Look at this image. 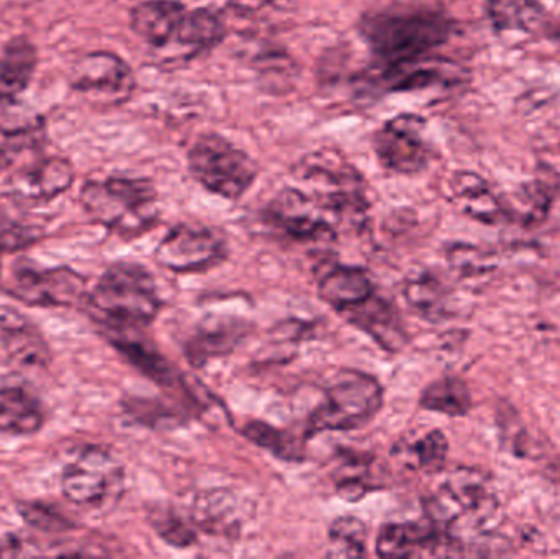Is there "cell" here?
<instances>
[{
  "label": "cell",
  "instance_id": "f546056e",
  "mask_svg": "<svg viewBox=\"0 0 560 559\" xmlns=\"http://www.w3.org/2000/svg\"><path fill=\"white\" fill-rule=\"evenodd\" d=\"M226 26L222 16L210 9L187 10L176 43L192 53L215 48L225 38Z\"/></svg>",
  "mask_w": 560,
  "mask_h": 559
},
{
  "label": "cell",
  "instance_id": "6da1fadb",
  "mask_svg": "<svg viewBox=\"0 0 560 559\" xmlns=\"http://www.w3.org/2000/svg\"><path fill=\"white\" fill-rule=\"evenodd\" d=\"M359 32L378 66H387L430 55L450 39L453 25L433 10L387 7L365 13Z\"/></svg>",
  "mask_w": 560,
  "mask_h": 559
},
{
  "label": "cell",
  "instance_id": "5b68a950",
  "mask_svg": "<svg viewBox=\"0 0 560 559\" xmlns=\"http://www.w3.org/2000/svg\"><path fill=\"white\" fill-rule=\"evenodd\" d=\"M91 307L104 324L144 327L158 317L161 299L156 282L144 266L118 261L107 268L91 291Z\"/></svg>",
  "mask_w": 560,
  "mask_h": 559
},
{
  "label": "cell",
  "instance_id": "d6a6232c",
  "mask_svg": "<svg viewBox=\"0 0 560 559\" xmlns=\"http://www.w3.org/2000/svg\"><path fill=\"white\" fill-rule=\"evenodd\" d=\"M150 524L158 537L174 548H189L197 541L196 525L186 521L170 505H158L150 511Z\"/></svg>",
  "mask_w": 560,
  "mask_h": 559
},
{
  "label": "cell",
  "instance_id": "4fadbf2b",
  "mask_svg": "<svg viewBox=\"0 0 560 559\" xmlns=\"http://www.w3.org/2000/svg\"><path fill=\"white\" fill-rule=\"evenodd\" d=\"M423 117L415 114H401L382 125L374 135V153L384 170L390 173H421L430 161L427 141H424Z\"/></svg>",
  "mask_w": 560,
  "mask_h": 559
},
{
  "label": "cell",
  "instance_id": "7a4b0ae2",
  "mask_svg": "<svg viewBox=\"0 0 560 559\" xmlns=\"http://www.w3.org/2000/svg\"><path fill=\"white\" fill-rule=\"evenodd\" d=\"M424 517L450 535L457 545L464 535L483 534L499 514V499L490 479L479 469L446 473L423 501Z\"/></svg>",
  "mask_w": 560,
  "mask_h": 559
},
{
  "label": "cell",
  "instance_id": "d4e9b609",
  "mask_svg": "<svg viewBox=\"0 0 560 559\" xmlns=\"http://www.w3.org/2000/svg\"><path fill=\"white\" fill-rule=\"evenodd\" d=\"M35 46L26 38H13L0 51V105H9L28 88L35 74Z\"/></svg>",
  "mask_w": 560,
  "mask_h": 559
},
{
  "label": "cell",
  "instance_id": "52a82bcc",
  "mask_svg": "<svg viewBox=\"0 0 560 559\" xmlns=\"http://www.w3.org/2000/svg\"><path fill=\"white\" fill-rule=\"evenodd\" d=\"M194 179L223 199H242L258 179V164L219 133L197 138L187 154Z\"/></svg>",
  "mask_w": 560,
  "mask_h": 559
},
{
  "label": "cell",
  "instance_id": "9a60e30c",
  "mask_svg": "<svg viewBox=\"0 0 560 559\" xmlns=\"http://www.w3.org/2000/svg\"><path fill=\"white\" fill-rule=\"evenodd\" d=\"M0 350L10 363L46 366L51 360L48 343L33 322L13 308H0Z\"/></svg>",
  "mask_w": 560,
  "mask_h": 559
},
{
  "label": "cell",
  "instance_id": "30bf717a",
  "mask_svg": "<svg viewBox=\"0 0 560 559\" xmlns=\"http://www.w3.org/2000/svg\"><path fill=\"white\" fill-rule=\"evenodd\" d=\"M266 222L295 242L326 245L335 242V223L328 213L306 190L287 187L269 202L265 212Z\"/></svg>",
  "mask_w": 560,
  "mask_h": 559
},
{
  "label": "cell",
  "instance_id": "8992f818",
  "mask_svg": "<svg viewBox=\"0 0 560 559\" xmlns=\"http://www.w3.org/2000/svg\"><path fill=\"white\" fill-rule=\"evenodd\" d=\"M384 406V387L359 371L346 370L332 377L308 423L306 439L325 432H349L371 422Z\"/></svg>",
  "mask_w": 560,
  "mask_h": 559
},
{
  "label": "cell",
  "instance_id": "2e32d148",
  "mask_svg": "<svg viewBox=\"0 0 560 559\" xmlns=\"http://www.w3.org/2000/svg\"><path fill=\"white\" fill-rule=\"evenodd\" d=\"M249 334V324L230 315H209L203 318L186 345V357L194 366L200 368L213 358L235 351Z\"/></svg>",
  "mask_w": 560,
  "mask_h": 559
},
{
  "label": "cell",
  "instance_id": "ab89813d",
  "mask_svg": "<svg viewBox=\"0 0 560 559\" xmlns=\"http://www.w3.org/2000/svg\"><path fill=\"white\" fill-rule=\"evenodd\" d=\"M16 548H19V545L13 544L12 538H10V540L7 541V544L0 541V557H3V555L7 554V551H9V554H12V551L16 550Z\"/></svg>",
  "mask_w": 560,
  "mask_h": 559
},
{
  "label": "cell",
  "instance_id": "484cf974",
  "mask_svg": "<svg viewBox=\"0 0 560 559\" xmlns=\"http://www.w3.org/2000/svg\"><path fill=\"white\" fill-rule=\"evenodd\" d=\"M74 180V171L66 160L52 158L42 161L33 170L25 171L15 180V193L26 200L55 199L69 189Z\"/></svg>",
  "mask_w": 560,
  "mask_h": 559
},
{
  "label": "cell",
  "instance_id": "cb8c5ba5",
  "mask_svg": "<svg viewBox=\"0 0 560 559\" xmlns=\"http://www.w3.org/2000/svg\"><path fill=\"white\" fill-rule=\"evenodd\" d=\"M45 410L38 397L23 387H0V433L25 436L45 426Z\"/></svg>",
  "mask_w": 560,
  "mask_h": 559
},
{
  "label": "cell",
  "instance_id": "83f0119b",
  "mask_svg": "<svg viewBox=\"0 0 560 559\" xmlns=\"http://www.w3.org/2000/svg\"><path fill=\"white\" fill-rule=\"evenodd\" d=\"M447 452L450 442L446 435L441 430H430L423 435L397 443L394 455L413 469L436 475L446 465Z\"/></svg>",
  "mask_w": 560,
  "mask_h": 559
},
{
  "label": "cell",
  "instance_id": "5bb4252c",
  "mask_svg": "<svg viewBox=\"0 0 560 559\" xmlns=\"http://www.w3.org/2000/svg\"><path fill=\"white\" fill-rule=\"evenodd\" d=\"M459 547L450 535L433 522L387 524L378 531L375 550L382 558H411L424 555H450L451 548Z\"/></svg>",
  "mask_w": 560,
  "mask_h": 559
},
{
  "label": "cell",
  "instance_id": "ac0fdd59",
  "mask_svg": "<svg viewBox=\"0 0 560 559\" xmlns=\"http://www.w3.org/2000/svg\"><path fill=\"white\" fill-rule=\"evenodd\" d=\"M187 7L179 0H144L131 10V28L148 45L164 48L176 42Z\"/></svg>",
  "mask_w": 560,
  "mask_h": 559
},
{
  "label": "cell",
  "instance_id": "d6986e66",
  "mask_svg": "<svg viewBox=\"0 0 560 559\" xmlns=\"http://www.w3.org/2000/svg\"><path fill=\"white\" fill-rule=\"evenodd\" d=\"M105 335L108 341L114 345L115 350L125 357V360L130 361L138 371L144 376L151 377L158 384L171 386L174 384V368L171 366L170 361L150 343L144 340L138 328L128 327V325H110L105 324Z\"/></svg>",
  "mask_w": 560,
  "mask_h": 559
},
{
  "label": "cell",
  "instance_id": "e575fe53",
  "mask_svg": "<svg viewBox=\"0 0 560 559\" xmlns=\"http://www.w3.org/2000/svg\"><path fill=\"white\" fill-rule=\"evenodd\" d=\"M490 258L482 249L469 245H453L447 249V263L463 278H474L489 271Z\"/></svg>",
  "mask_w": 560,
  "mask_h": 559
},
{
  "label": "cell",
  "instance_id": "9c48e42d",
  "mask_svg": "<svg viewBox=\"0 0 560 559\" xmlns=\"http://www.w3.org/2000/svg\"><path fill=\"white\" fill-rule=\"evenodd\" d=\"M229 255L225 236L206 225L180 223L158 245V265L174 272L207 271Z\"/></svg>",
  "mask_w": 560,
  "mask_h": 559
},
{
  "label": "cell",
  "instance_id": "44dd1931",
  "mask_svg": "<svg viewBox=\"0 0 560 559\" xmlns=\"http://www.w3.org/2000/svg\"><path fill=\"white\" fill-rule=\"evenodd\" d=\"M456 66L440 58L410 59V61L395 62V65L381 66L378 81L387 91H420L431 85L444 84L454 79Z\"/></svg>",
  "mask_w": 560,
  "mask_h": 559
},
{
  "label": "cell",
  "instance_id": "d590c367",
  "mask_svg": "<svg viewBox=\"0 0 560 559\" xmlns=\"http://www.w3.org/2000/svg\"><path fill=\"white\" fill-rule=\"evenodd\" d=\"M19 511L23 521L38 531L65 532L72 528L71 522L65 515L42 502H25V504H20Z\"/></svg>",
  "mask_w": 560,
  "mask_h": 559
},
{
  "label": "cell",
  "instance_id": "277c9868",
  "mask_svg": "<svg viewBox=\"0 0 560 559\" xmlns=\"http://www.w3.org/2000/svg\"><path fill=\"white\" fill-rule=\"evenodd\" d=\"M81 203L94 222L125 238L148 232L160 216L153 184L133 177L91 180L82 187Z\"/></svg>",
  "mask_w": 560,
  "mask_h": 559
},
{
  "label": "cell",
  "instance_id": "74e56055",
  "mask_svg": "<svg viewBox=\"0 0 560 559\" xmlns=\"http://www.w3.org/2000/svg\"><path fill=\"white\" fill-rule=\"evenodd\" d=\"M546 223L560 229V196L552 197L551 207H549L548 219Z\"/></svg>",
  "mask_w": 560,
  "mask_h": 559
},
{
  "label": "cell",
  "instance_id": "ffe728a7",
  "mask_svg": "<svg viewBox=\"0 0 560 559\" xmlns=\"http://www.w3.org/2000/svg\"><path fill=\"white\" fill-rule=\"evenodd\" d=\"M318 294L329 307L346 314L369 301L375 294V288L365 269L336 265L319 278Z\"/></svg>",
  "mask_w": 560,
  "mask_h": 559
},
{
  "label": "cell",
  "instance_id": "1f68e13d",
  "mask_svg": "<svg viewBox=\"0 0 560 559\" xmlns=\"http://www.w3.org/2000/svg\"><path fill=\"white\" fill-rule=\"evenodd\" d=\"M328 557L359 558L365 555L368 527L354 515L336 519L329 527Z\"/></svg>",
  "mask_w": 560,
  "mask_h": 559
},
{
  "label": "cell",
  "instance_id": "836d02e7",
  "mask_svg": "<svg viewBox=\"0 0 560 559\" xmlns=\"http://www.w3.org/2000/svg\"><path fill=\"white\" fill-rule=\"evenodd\" d=\"M243 435L275 456L289 462L302 458V446L292 435L265 422H252L243 429Z\"/></svg>",
  "mask_w": 560,
  "mask_h": 559
},
{
  "label": "cell",
  "instance_id": "f1b7e54d",
  "mask_svg": "<svg viewBox=\"0 0 560 559\" xmlns=\"http://www.w3.org/2000/svg\"><path fill=\"white\" fill-rule=\"evenodd\" d=\"M487 13L499 32L535 33L546 20L539 0H487Z\"/></svg>",
  "mask_w": 560,
  "mask_h": 559
},
{
  "label": "cell",
  "instance_id": "e0dca14e",
  "mask_svg": "<svg viewBox=\"0 0 560 559\" xmlns=\"http://www.w3.org/2000/svg\"><path fill=\"white\" fill-rule=\"evenodd\" d=\"M190 521L212 537H235L242 532V501L230 489L199 492L190 508Z\"/></svg>",
  "mask_w": 560,
  "mask_h": 559
},
{
  "label": "cell",
  "instance_id": "603a6c76",
  "mask_svg": "<svg viewBox=\"0 0 560 559\" xmlns=\"http://www.w3.org/2000/svg\"><path fill=\"white\" fill-rule=\"evenodd\" d=\"M342 315L351 324L368 331L385 350L398 351L407 341V334L395 308L375 294L364 304Z\"/></svg>",
  "mask_w": 560,
  "mask_h": 559
},
{
  "label": "cell",
  "instance_id": "7402d4cb",
  "mask_svg": "<svg viewBox=\"0 0 560 559\" xmlns=\"http://www.w3.org/2000/svg\"><path fill=\"white\" fill-rule=\"evenodd\" d=\"M451 194L456 206L470 219L487 225H495L509 216L506 207L490 190L489 184L476 173L460 171L450 183Z\"/></svg>",
  "mask_w": 560,
  "mask_h": 559
},
{
  "label": "cell",
  "instance_id": "7c38bea8",
  "mask_svg": "<svg viewBox=\"0 0 560 559\" xmlns=\"http://www.w3.org/2000/svg\"><path fill=\"white\" fill-rule=\"evenodd\" d=\"M7 292L32 307H72L84 295L85 281L69 268L16 266L7 282Z\"/></svg>",
  "mask_w": 560,
  "mask_h": 559
},
{
  "label": "cell",
  "instance_id": "ba28073f",
  "mask_svg": "<svg viewBox=\"0 0 560 559\" xmlns=\"http://www.w3.org/2000/svg\"><path fill=\"white\" fill-rule=\"evenodd\" d=\"M124 468L98 446H85L66 466L61 476L62 496L79 508H101L120 491Z\"/></svg>",
  "mask_w": 560,
  "mask_h": 559
},
{
  "label": "cell",
  "instance_id": "4316f807",
  "mask_svg": "<svg viewBox=\"0 0 560 559\" xmlns=\"http://www.w3.org/2000/svg\"><path fill=\"white\" fill-rule=\"evenodd\" d=\"M404 295L407 304L427 321L440 322L450 317L453 294L446 282L433 272L423 271L411 276L405 282Z\"/></svg>",
  "mask_w": 560,
  "mask_h": 559
},
{
  "label": "cell",
  "instance_id": "4dcf8cb0",
  "mask_svg": "<svg viewBox=\"0 0 560 559\" xmlns=\"http://www.w3.org/2000/svg\"><path fill=\"white\" fill-rule=\"evenodd\" d=\"M420 406L447 417H466L472 409L469 386L456 376H444L431 383L420 397Z\"/></svg>",
  "mask_w": 560,
  "mask_h": 559
},
{
  "label": "cell",
  "instance_id": "f35d334b",
  "mask_svg": "<svg viewBox=\"0 0 560 559\" xmlns=\"http://www.w3.org/2000/svg\"><path fill=\"white\" fill-rule=\"evenodd\" d=\"M10 153L3 144H0V173L10 164Z\"/></svg>",
  "mask_w": 560,
  "mask_h": 559
},
{
  "label": "cell",
  "instance_id": "8d00e7d4",
  "mask_svg": "<svg viewBox=\"0 0 560 559\" xmlns=\"http://www.w3.org/2000/svg\"><path fill=\"white\" fill-rule=\"evenodd\" d=\"M36 242L35 232L0 212V249L16 252Z\"/></svg>",
  "mask_w": 560,
  "mask_h": 559
},
{
  "label": "cell",
  "instance_id": "8fae6325",
  "mask_svg": "<svg viewBox=\"0 0 560 559\" xmlns=\"http://www.w3.org/2000/svg\"><path fill=\"white\" fill-rule=\"evenodd\" d=\"M71 84L91 104L115 107L131 97L137 81L130 66L120 56L95 51L78 59L72 68Z\"/></svg>",
  "mask_w": 560,
  "mask_h": 559
},
{
  "label": "cell",
  "instance_id": "60d3db41",
  "mask_svg": "<svg viewBox=\"0 0 560 559\" xmlns=\"http://www.w3.org/2000/svg\"><path fill=\"white\" fill-rule=\"evenodd\" d=\"M0 253H2V249H0Z\"/></svg>",
  "mask_w": 560,
  "mask_h": 559
},
{
  "label": "cell",
  "instance_id": "3957f363",
  "mask_svg": "<svg viewBox=\"0 0 560 559\" xmlns=\"http://www.w3.org/2000/svg\"><path fill=\"white\" fill-rule=\"evenodd\" d=\"M296 179L308 186L316 202L336 226L361 229L368 219L369 200L359 171L338 151L322 150L303 158L295 170Z\"/></svg>",
  "mask_w": 560,
  "mask_h": 559
}]
</instances>
